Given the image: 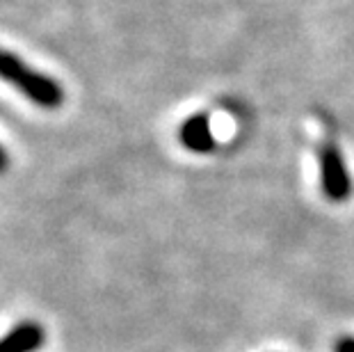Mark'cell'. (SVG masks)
I'll return each instance as SVG.
<instances>
[{
	"instance_id": "6da1fadb",
	"label": "cell",
	"mask_w": 354,
	"mask_h": 352,
	"mask_svg": "<svg viewBox=\"0 0 354 352\" xmlns=\"http://www.w3.org/2000/svg\"><path fill=\"white\" fill-rule=\"evenodd\" d=\"M0 78L10 82L12 87H17L26 99H30L41 108L55 110L64 101V92L57 80L35 71L21 57L7 53L3 48H0Z\"/></svg>"
},
{
	"instance_id": "7a4b0ae2",
	"label": "cell",
	"mask_w": 354,
	"mask_h": 352,
	"mask_svg": "<svg viewBox=\"0 0 354 352\" xmlns=\"http://www.w3.org/2000/svg\"><path fill=\"white\" fill-rule=\"evenodd\" d=\"M318 172L322 194L331 204H343L352 194V176L345 165V156L334 138H325L318 145Z\"/></svg>"
},
{
	"instance_id": "3957f363",
	"label": "cell",
	"mask_w": 354,
	"mask_h": 352,
	"mask_svg": "<svg viewBox=\"0 0 354 352\" xmlns=\"http://www.w3.org/2000/svg\"><path fill=\"white\" fill-rule=\"evenodd\" d=\"M46 341V332L35 320H24L0 339V352H37Z\"/></svg>"
},
{
	"instance_id": "277c9868",
	"label": "cell",
	"mask_w": 354,
	"mask_h": 352,
	"mask_svg": "<svg viewBox=\"0 0 354 352\" xmlns=\"http://www.w3.org/2000/svg\"><path fill=\"white\" fill-rule=\"evenodd\" d=\"M178 140L187 151L194 154H210L217 145L208 115H192L190 119H185L178 131Z\"/></svg>"
},
{
	"instance_id": "5b68a950",
	"label": "cell",
	"mask_w": 354,
	"mask_h": 352,
	"mask_svg": "<svg viewBox=\"0 0 354 352\" xmlns=\"http://www.w3.org/2000/svg\"><path fill=\"white\" fill-rule=\"evenodd\" d=\"M334 352H354V336H343L336 341Z\"/></svg>"
},
{
	"instance_id": "8992f818",
	"label": "cell",
	"mask_w": 354,
	"mask_h": 352,
	"mask_svg": "<svg viewBox=\"0 0 354 352\" xmlns=\"http://www.w3.org/2000/svg\"><path fill=\"white\" fill-rule=\"evenodd\" d=\"M7 169V154H5V149L0 147V172H5Z\"/></svg>"
}]
</instances>
